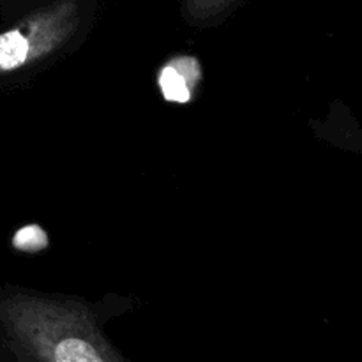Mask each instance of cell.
I'll list each match as a JSON object with an SVG mask.
<instances>
[{
    "label": "cell",
    "instance_id": "3",
    "mask_svg": "<svg viewBox=\"0 0 362 362\" xmlns=\"http://www.w3.org/2000/svg\"><path fill=\"white\" fill-rule=\"evenodd\" d=\"M202 80L200 64L194 57H175L159 71L158 83L166 101L187 103L193 99Z\"/></svg>",
    "mask_w": 362,
    "mask_h": 362
},
{
    "label": "cell",
    "instance_id": "1",
    "mask_svg": "<svg viewBox=\"0 0 362 362\" xmlns=\"http://www.w3.org/2000/svg\"><path fill=\"white\" fill-rule=\"evenodd\" d=\"M0 322L23 362H126L81 304L9 293L0 299Z\"/></svg>",
    "mask_w": 362,
    "mask_h": 362
},
{
    "label": "cell",
    "instance_id": "4",
    "mask_svg": "<svg viewBox=\"0 0 362 362\" xmlns=\"http://www.w3.org/2000/svg\"><path fill=\"white\" fill-rule=\"evenodd\" d=\"M233 0H186L187 13L193 20H211L226 9Z\"/></svg>",
    "mask_w": 362,
    "mask_h": 362
},
{
    "label": "cell",
    "instance_id": "2",
    "mask_svg": "<svg viewBox=\"0 0 362 362\" xmlns=\"http://www.w3.org/2000/svg\"><path fill=\"white\" fill-rule=\"evenodd\" d=\"M78 27L76 0H59L0 32V74L13 73L46 59L73 35Z\"/></svg>",
    "mask_w": 362,
    "mask_h": 362
}]
</instances>
